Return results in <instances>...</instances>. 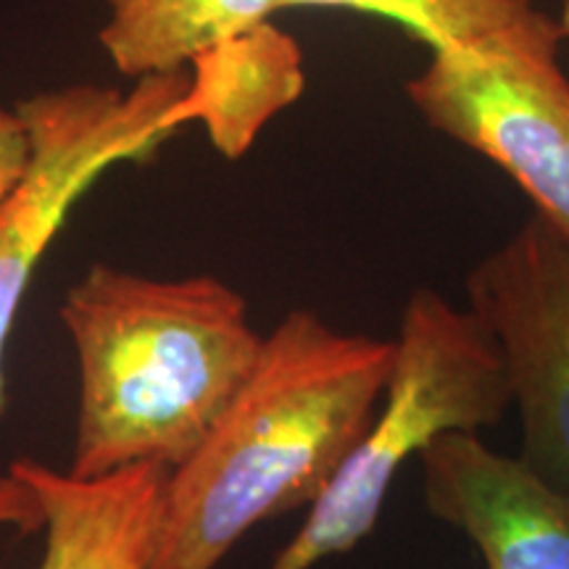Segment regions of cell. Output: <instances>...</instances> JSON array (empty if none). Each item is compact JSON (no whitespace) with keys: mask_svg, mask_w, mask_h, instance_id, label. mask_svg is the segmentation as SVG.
Masks as SVG:
<instances>
[{"mask_svg":"<svg viewBox=\"0 0 569 569\" xmlns=\"http://www.w3.org/2000/svg\"><path fill=\"white\" fill-rule=\"evenodd\" d=\"M393 359L396 340L306 309L282 317L201 446L167 472L142 569H217L256 525L309 507L372 427Z\"/></svg>","mask_w":569,"mask_h":569,"instance_id":"obj_1","label":"cell"},{"mask_svg":"<svg viewBox=\"0 0 569 569\" xmlns=\"http://www.w3.org/2000/svg\"><path fill=\"white\" fill-rule=\"evenodd\" d=\"M80 369L67 472L174 469L238 393L264 336L246 298L213 274L146 277L96 264L61 306Z\"/></svg>","mask_w":569,"mask_h":569,"instance_id":"obj_2","label":"cell"},{"mask_svg":"<svg viewBox=\"0 0 569 569\" xmlns=\"http://www.w3.org/2000/svg\"><path fill=\"white\" fill-rule=\"evenodd\" d=\"M511 409L493 338L469 309L419 288L403 306L386 398L365 438L351 448L301 530L269 569H315L343 557L380 522L409 459L443 432H480Z\"/></svg>","mask_w":569,"mask_h":569,"instance_id":"obj_3","label":"cell"},{"mask_svg":"<svg viewBox=\"0 0 569 569\" xmlns=\"http://www.w3.org/2000/svg\"><path fill=\"white\" fill-rule=\"evenodd\" d=\"M190 71L134 80L130 90L69 84L17 106L30 132V163L0 209V411L6 348L34 269L90 184L122 161L146 159L188 124Z\"/></svg>","mask_w":569,"mask_h":569,"instance_id":"obj_4","label":"cell"},{"mask_svg":"<svg viewBox=\"0 0 569 569\" xmlns=\"http://www.w3.org/2000/svg\"><path fill=\"white\" fill-rule=\"evenodd\" d=\"M557 19L498 38L430 51L407 96L432 130L519 184L569 243V80Z\"/></svg>","mask_w":569,"mask_h":569,"instance_id":"obj_5","label":"cell"},{"mask_svg":"<svg viewBox=\"0 0 569 569\" xmlns=\"http://www.w3.org/2000/svg\"><path fill=\"white\" fill-rule=\"evenodd\" d=\"M465 288L507 372L519 459L569 488V243L532 213L469 269Z\"/></svg>","mask_w":569,"mask_h":569,"instance_id":"obj_6","label":"cell"},{"mask_svg":"<svg viewBox=\"0 0 569 569\" xmlns=\"http://www.w3.org/2000/svg\"><path fill=\"white\" fill-rule=\"evenodd\" d=\"M432 517L478 546L488 569H569V488L453 430L417 453Z\"/></svg>","mask_w":569,"mask_h":569,"instance_id":"obj_7","label":"cell"},{"mask_svg":"<svg viewBox=\"0 0 569 569\" xmlns=\"http://www.w3.org/2000/svg\"><path fill=\"white\" fill-rule=\"evenodd\" d=\"M11 475L38 498L42 559L38 569H142L169 469L140 465L80 480L32 459Z\"/></svg>","mask_w":569,"mask_h":569,"instance_id":"obj_8","label":"cell"},{"mask_svg":"<svg viewBox=\"0 0 569 569\" xmlns=\"http://www.w3.org/2000/svg\"><path fill=\"white\" fill-rule=\"evenodd\" d=\"M188 71V122H201L224 159L251 151L261 130L301 98L306 84L301 48L272 21L198 53Z\"/></svg>","mask_w":569,"mask_h":569,"instance_id":"obj_9","label":"cell"},{"mask_svg":"<svg viewBox=\"0 0 569 569\" xmlns=\"http://www.w3.org/2000/svg\"><path fill=\"white\" fill-rule=\"evenodd\" d=\"M101 46L117 71L140 80L188 69L209 51L282 11V0H101Z\"/></svg>","mask_w":569,"mask_h":569,"instance_id":"obj_10","label":"cell"},{"mask_svg":"<svg viewBox=\"0 0 569 569\" xmlns=\"http://www.w3.org/2000/svg\"><path fill=\"white\" fill-rule=\"evenodd\" d=\"M282 9L372 13L409 30L430 51L472 46L546 17L532 0H282Z\"/></svg>","mask_w":569,"mask_h":569,"instance_id":"obj_11","label":"cell"},{"mask_svg":"<svg viewBox=\"0 0 569 569\" xmlns=\"http://www.w3.org/2000/svg\"><path fill=\"white\" fill-rule=\"evenodd\" d=\"M30 151V132L21 113L17 109H0V209L24 177Z\"/></svg>","mask_w":569,"mask_h":569,"instance_id":"obj_12","label":"cell"},{"mask_svg":"<svg viewBox=\"0 0 569 569\" xmlns=\"http://www.w3.org/2000/svg\"><path fill=\"white\" fill-rule=\"evenodd\" d=\"M0 528L19 532H40L42 511L38 498L17 475H0Z\"/></svg>","mask_w":569,"mask_h":569,"instance_id":"obj_13","label":"cell"},{"mask_svg":"<svg viewBox=\"0 0 569 569\" xmlns=\"http://www.w3.org/2000/svg\"><path fill=\"white\" fill-rule=\"evenodd\" d=\"M557 24H559V32H561V42H569V0H561Z\"/></svg>","mask_w":569,"mask_h":569,"instance_id":"obj_14","label":"cell"}]
</instances>
